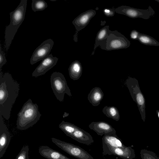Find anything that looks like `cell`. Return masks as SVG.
Wrapping results in <instances>:
<instances>
[{"label":"cell","mask_w":159,"mask_h":159,"mask_svg":"<svg viewBox=\"0 0 159 159\" xmlns=\"http://www.w3.org/2000/svg\"><path fill=\"white\" fill-rule=\"evenodd\" d=\"M70 137L80 143L87 145H90L94 142L91 135L80 128L75 131Z\"/></svg>","instance_id":"15"},{"label":"cell","mask_w":159,"mask_h":159,"mask_svg":"<svg viewBox=\"0 0 159 159\" xmlns=\"http://www.w3.org/2000/svg\"><path fill=\"white\" fill-rule=\"evenodd\" d=\"M27 0H21L16 8L10 13V22L6 28L5 47L7 50L18 29L24 20Z\"/></svg>","instance_id":"3"},{"label":"cell","mask_w":159,"mask_h":159,"mask_svg":"<svg viewBox=\"0 0 159 159\" xmlns=\"http://www.w3.org/2000/svg\"><path fill=\"white\" fill-rule=\"evenodd\" d=\"M54 43L53 40L50 39L44 41L34 50L30 59V64L34 65L49 55Z\"/></svg>","instance_id":"8"},{"label":"cell","mask_w":159,"mask_h":159,"mask_svg":"<svg viewBox=\"0 0 159 159\" xmlns=\"http://www.w3.org/2000/svg\"><path fill=\"white\" fill-rule=\"evenodd\" d=\"M7 60L2 50L1 46H0V71L1 72L2 67L6 63Z\"/></svg>","instance_id":"26"},{"label":"cell","mask_w":159,"mask_h":159,"mask_svg":"<svg viewBox=\"0 0 159 159\" xmlns=\"http://www.w3.org/2000/svg\"><path fill=\"white\" fill-rule=\"evenodd\" d=\"M139 34L140 33L137 30H133L131 32L130 34V38L133 39H137Z\"/></svg>","instance_id":"28"},{"label":"cell","mask_w":159,"mask_h":159,"mask_svg":"<svg viewBox=\"0 0 159 159\" xmlns=\"http://www.w3.org/2000/svg\"><path fill=\"white\" fill-rule=\"evenodd\" d=\"M50 83L53 92L59 101H63L65 93L70 97L72 96L70 89L62 73L57 72H53L51 76Z\"/></svg>","instance_id":"4"},{"label":"cell","mask_w":159,"mask_h":159,"mask_svg":"<svg viewBox=\"0 0 159 159\" xmlns=\"http://www.w3.org/2000/svg\"><path fill=\"white\" fill-rule=\"evenodd\" d=\"M113 155L123 159H133L135 157V151L131 146L124 148H112L106 153V155Z\"/></svg>","instance_id":"14"},{"label":"cell","mask_w":159,"mask_h":159,"mask_svg":"<svg viewBox=\"0 0 159 159\" xmlns=\"http://www.w3.org/2000/svg\"><path fill=\"white\" fill-rule=\"evenodd\" d=\"M89 128L100 136L115 134L116 130L107 122L101 121L92 122L89 125Z\"/></svg>","instance_id":"13"},{"label":"cell","mask_w":159,"mask_h":159,"mask_svg":"<svg viewBox=\"0 0 159 159\" xmlns=\"http://www.w3.org/2000/svg\"><path fill=\"white\" fill-rule=\"evenodd\" d=\"M29 148L27 145L24 146L17 156L16 159H29L28 156Z\"/></svg>","instance_id":"25"},{"label":"cell","mask_w":159,"mask_h":159,"mask_svg":"<svg viewBox=\"0 0 159 159\" xmlns=\"http://www.w3.org/2000/svg\"><path fill=\"white\" fill-rule=\"evenodd\" d=\"M102 140L103 156L106 155V153L111 148H124L126 147L116 134L104 135L102 138Z\"/></svg>","instance_id":"11"},{"label":"cell","mask_w":159,"mask_h":159,"mask_svg":"<svg viewBox=\"0 0 159 159\" xmlns=\"http://www.w3.org/2000/svg\"><path fill=\"white\" fill-rule=\"evenodd\" d=\"M96 14L95 10H89L82 13L73 20L72 23L75 26L76 30L74 36L75 41H77L78 32L88 24L90 20L95 16Z\"/></svg>","instance_id":"9"},{"label":"cell","mask_w":159,"mask_h":159,"mask_svg":"<svg viewBox=\"0 0 159 159\" xmlns=\"http://www.w3.org/2000/svg\"><path fill=\"white\" fill-rule=\"evenodd\" d=\"M10 133L3 116L0 115V158L2 157L10 142Z\"/></svg>","instance_id":"12"},{"label":"cell","mask_w":159,"mask_h":159,"mask_svg":"<svg viewBox=\"0 0 159 159\" xmlns=\"http://www.w3.org/2000/svg\"><path fill=\"white\" fill-rule=\"evenodd\" d=\"M69 114L68 113L65 112H64V114L63 115V117H67V116H69Z\"/></svg>","instance_id":"30"},{"label":"cell","mask_w":159,"mask_h":159,"mask_svg":"<svg viewBox=\"0 0 159 159\" xmlns=\"http://www.w3.org/2000/svg\"><path fill=\"white\" fill-rule=\"evenodd\" d=\"M142 159H159V157L153 152L142 149L140 153Z\"/></svg>","instance_id":"24"},{"label":"cell","mask_w":159,"mask_h":159,"mask_svg":"<svg viewBox=\"0 0 159 159\" xmlns=\"http://www.w3.org/2000/svg\"><path fill=\"white\" fill-rule=\"evenodd\" d=\"M39 151L41 155L48 159H71L47 146H40Z\"/></svg>","instance_id":"16"},{"label":"cell","mask_w":159,"mask_h":159,"mask_svg":"<svg viewBox=\"0 0 159 159\" xmlns=\"http://www.w3.org/2000/svg\"><path fill=\"white\" fill-rule=\"evenodd\" d=\"M58 58L53 56L52 54L42 60L40 64L32 73V76L35 77L44 74L57 64Z\"/></svg>","instance_id":"10"},{"label":"cell","mask_w":159,"mask_h":159,"mask_svg":"<svg viewBox=\"0 0 159 159\" xmlns=\"http://www.w3.org/2000/svg\"><path fill=\"white\" fill-rule=\"evenodd\" d=\"M130 44V41L117 30H109L108 36L102 49L106 51L125 49Z\"/></svg>","instance_id":"5"},{"label":"cell","mask_w":159,"mask_h":159,"mask_svg":"<svg viewBox=\"0 0 159 159\" xmlns=\"http://www.w3.org/2000/svg\"><path fill=\"white\" fill-rule=\"evenodd\" d=\"M142 44L149 46H159V42L153 37L140 33L137 39Z\"/></svg>","instance_id":"22"},{"label":"cell","mask_w":159,"mask_h":159,"mask_svg":"<svg viewBox=\"0 0 159 159\" xmlns=\"http://www.w3.org/2000/svg\"><path fill=\"white\" fill-rule=\"evenodd\" d=\"M102 111L107 117L111 118L116 121H118L120 119L119 111L114 106H106L103 108Z\"/></svg>","instance_id":"20"},{"label":"cell","mask_w":159,"mask_h":159,"mask_svg":"<svg viewBox=\"0 0 159 159\" xmlns=\"http://www.w3.org/2000/svg\"><path fill=\"white\" fill-rule=\"evenodd\" d=\"M41 116L37 104L33 103L31 99H29L18 114L17 128L21 130L26 129L36 124Z\"/></svg>","instance_id":"2"},{"label":"cell","mask_w":159,"mask_h":159,"mask_svg":"<svg viewBox=\"0 0 159 159\" xmlns=\"http://www.w3.org/2000/svg\"><path fill=\"white\" fill-rule=\"evenodd\" d=\"M109 26L106 25L101 29L98 32L95 39V43L92 55H93L97 48L100 46L102 49L105 44L108 36Z\"/></svg>","instance_id":"17"},{"label":"cell","mask_w":159,"mask_h":159,"mask_svg":"<svg viewBox=\"0 0 159 159\" xmlns=\"http://www.w3.org/2000/svg\"><path fill=\"white\" fill-rule=\"evenodd\" d=\"M155 1H157L159 3V0H155Z\"/></svg>","instance_id":"31"},{"label":"cell","mask_w":159,"mask_h":159,"mask_svg":"<svg viewBox=\"0 0 159 159\" xmlns=\"http://www.w3.org/2000/svg\"><path fill=\"white\" fill-rule=\"evenodd\" d=\"M104 93L98 87L93 88L88 94V99L92 105L97 106L100 104L104 97Z\"/></svg>","instance_id":"18"},{"label":"cell","mask_w":159,"mask_h":159,"mask_svg":"<svg viewBox=\"0 0 159 159\" xmlns=\"http://www.w3.org/2000/svg\"><path fill=\"white\" fill-rule=\"evenodd\" d=\"M136 99L137 102L139 105H142L144 103V99L141 93H139L137 94Z\"/></svg>","instance_id":"29"},{"label":"cell","mask_w":159,"mask_h":159,"mask_svg":"<svg viewBox=\"0 0 159 159\" xmlns=\"http://www.w3.org/2000/svg\"><path fill=\"white\" fill-rule=\"evenodd\" d=\"M59 127L67 136L69 137L75 131L80 128L74 124L64 120L59 124Z\"/></svg>","instance_id":"21"},{"label":"cell","mask_w":159,"mask_h":159,"mask_svg":"<svg viewBox=\"0 0 159 159\" xmlns=\"http://www.w3.org/2000/svg\"><path fill=\"white\" fill-rule=\"evenodd\" d=\"M52 142L70 155L79 159H94L87 151L74 144L51 138Z\"/></svg>","instance_id":"6"},{"label":"cell","mask_w":159,"mask_h":159,"mask_svg":"<svg viewBox=\"0 0 159 159\" xmlns=\"http://www.w3.org/2000/svg\"><path fill=\"white\" fill-rule=\"evenodd\" d=\"M158 116H159V113L158 114Z\"/></svg>","instance_id":"32"},{"label":"cell","mask_w":159,"mask_h":159,"mask_svg":"<svg viewBox=\"0 0 159 159\" xmlns=\"http://www.w3.org/2000/svg\"><path fill=\"white\" fill-rule=\"evenodd\" d=\"M19 90V84L11 74L0 72V115L7 120L10 118L11 109Z\"/></svg>","instance_id":"1"},{"label":"cell","mask_w":159,"mask_h":159,"mask_svg":"<svg viewBox=\"0 0 159 159\" xmlns=\"http://www.w3.org/2000/svg\"><path fill=\"white\" fill-rule=\"evenodd\" d=\"M115 12L132 18H141L147 20L154 16L155 12L150 6L147 9L135 8L126 6H121L115 9Z\"/></svg>","instance_id":"7"},{"label":"cell","mask_w":159,"mask_h":159,"mask_svg":"<svg viewBox=\"0 0 159 159\" xmlns=\"http://www.w3.org/2000/svg\"><path fill=\"white\" fill-rule=\"evenodd\" d=\"M31 7L32 10L36 12L44 10L47 7L48 5L43 0H32Z\"/></svg>","instance_id":"23"},{"label":"cell","mask_w":159,"mask_h":159,"mask_svg":"<svg viewBox=\"0 0 159 159\" xmlns=\"http://www.w3.org/2000/svg\"><path fill=\"white\" fill-rule=\"evenodd\" d=\"M69 74L70 78L74 80H78L81 76L82 67L81 63L76 60L73 62L68 68Z\"/></svg>","instance_id":"19"},{"label":"cell","mask_w":159,"mask_h":159,"mask_svg":"<svg viewBox=\"0 0 159 159\" xmlns=\"http://www.w3.org/2000/svg\"><path fill=\"white\" fill-rule=\"evenodd\" d=\"M104 14L107 16H114L115 12V9L105 8L103 10Z\"/></svg>","instance_id":"27"}]
</instances>
